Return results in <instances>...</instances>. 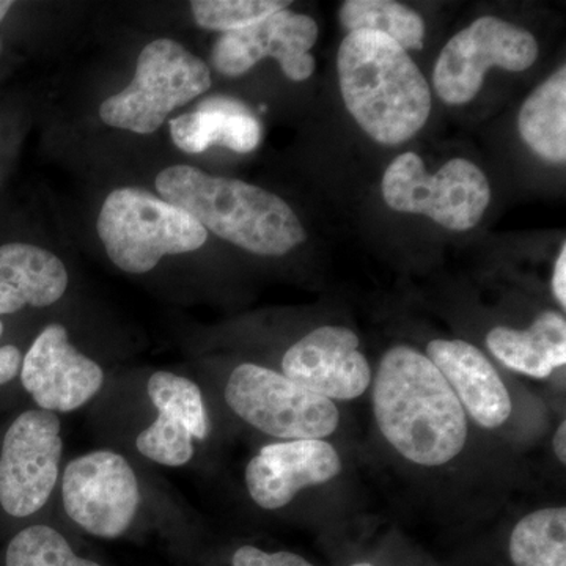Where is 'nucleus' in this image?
Instances as JSON below:
<instances>
[{"mask_svg":"<svg viewBox=\"0 0 566 566\" xmlns=\"http://www.w3.org/2000/svg\"><path fill=\"white\" fill-rule=\"evenodd\" d=\"M379 433L403 460L441 468L463 452L469 420L444 376L419 349L397 345L379 360L374 379Z\"/></svg>","mask_w":566,"mask_h":566,"instance_id":"obj_1","label":"nucleus"},{"mask_svg":"<svg viewBox=\"0 0 566 566\" xmlns=\"http://www.w3.org/2000/svg\"><path fill=\"white\" fill-rule=\"evenodd\" d=\"M338 84L346 111L378 144H405L430 118L431 88L409 57L389 36L348 33L337 54Z\"/></svg>","mask_w":566,"mask_h":566,"instance_id":"obj_2","label":"nucleus"},{"mask_svg":"<svg viewBox=\"0 0 566 566\" xmlns=\"http://www.w3.org/2000/svg\"><path fill=\"white\" fill-rule=\"evenodd\" d=\"M156 189L205 230L256 255H286L307 240L293 208L259 186L174 166L156 177Z\"/></svg>","mask_w":566,"mask_h":566,"instance_id":"obj_3","label":"nucleus"},{"mask_svg":"<svg viewBox=\"0 0 566 566\" xmlns=\"http://www.w3.org/2000/svg\"><path fill=\"white\" fill-rule=\"evenodd\" d=\"M98 234L112 262L132 274L148 273L163 256L197 251L208 240L191 214L137 188L107 196Z\"/></svg>","mask_w":566,"mask_h":566,"instance_id":"obj_4","label":"nucleus"},{"mask_svg":"<svg viewBox=\"0 0 566 566\" xmlns=\"http://www.w3.org/2000/svg\"><path fill=\"white\" fill-rule=\"evenodd\" d=\"M381 189L390 210L427 216L452 232L479 226L491 202L486 175L464 158L450 159L430 174L419 155L403 153L387 167Z\"/></svg>","mask_w":566,"mask_h":566,"instance_id":"obj_5","label":"nucleus"},{"mask_svg":"<svg viewBox=\"0 0 566 566\" xmlns=\"http://www.w3.org/2000/svg\"><path fill=\"white\" fill-rule=\"evenodd\" d=\"M205 62L172 40H156L142 50L134 80L99 107L106 125L137 134L161 128L170 112L210 91Z\"/></svg>","mask_w":566,"mask_h":566,"instance_id":"obj_6","label":"nucleus"},{"mask_svg":"<svg viewBox=\"0 0 566 566\" xmlns=\"http://www.w3.org/2000/svg\"><path fill=\"white\" fill-rule=\"evenodd\" d=\"M226 401L245 423L285 441L326 439L340 423L334 401L256 364L234 368L227 381Z\"/></svg>","mask_w":566,"mask_h":566,"instance_id":"obj_7","label":"nucleus"},{"mask_svg":"<svg viewBox=\"0 0 566 566\" xmlns=\"http://www.w3.org/2000/svg\"><path fill=\"white\" fill-rule=\"evenodd\" d=\"M538 41L526 29L501 18L482 17L458 32L439 54L434 91L450 106L475 98L490 69L521 73L538 59Z\"/></svg>","mask_w":566,"mask_h":566,"instance_id":"obj_8","label":"nucleus"},{"mask_svg":"<svg viewBox=\"0 0 566 566\" xmlns=\"http://www.w3.org/2000/svg\"><path fill=\"white\" fill-rule=\"evenodd\" d=\"M55 412L29 409L7 430L0 452V505L10 516L40 512L59 479L63 441Z\"/></svg>","mask_w":566,"mask_h":566,"instance_id":"obj_9","label":"nucleus"},{"mask_svg":"<svg viewBox=\"0 0 566 566\" xmlns=\"http://www.w3.org/2000/svg\"><path fill=\"white\" fill-rule=\"evenodd\" d=\"M62 502L66 515L88 534L118 538L132 526L139 509V482L120 453L95 450L66 465Z\"/></svg>","mask_w":566,"mask_h":566,"instance_id":"obj_10","label":"nucleus"},{"mask_svg":"<svg viewBox=\"0 0 566 566\" xmlns=\"http://www.w3.org/2000/svg\"><path fill=\"white\" fill-rule=\"evenodd\" d=\"M318 35L315 20L285 9L241 31L222 33L211 62L223 76L238 77L263 59H275L290 81L303 82L315 73L311 50Z\"/></svg>","mask_w":566,"mask_h":566,"instance_id":"obj_11","label":"nucleus"},{"mask_svg":"<svg viewBox=\"0 0 566 566\" xmlns=\"http://www.w3.org/2000/svg\"><path fill=\"white\" fill-rule=\"evenodd\" d=\"M282 371L296 385L331 401H352L371 386V367L360 340L349 327H316L292 346Z\"/></svg>","mask_w":566,"mask_h":566,"instance_id":"obj_12","label":"nucleus"},{"mask_svg":"<svg viewBox=\"0 0 566 566\" xmlns=\"http://www.w3.org/2000/svg\"><path fill=\"white\" fill-rule=\"evenodd\" d=\"M21 381L40 409L73 412L103 387L102 367L70 344L62 324L41 331L21 365Z\"/></svg>","mask_w":566,"mask_h":566,"instance_id":"obj_13","label":"nucleus"},{"mask_svg":"<svg viewBox=\"0 0 566 566\" xmlns=\"http://www.w3.org/2000/svg\"><path fill=\"white\" fill-rule=\"evenodd\" d=\"M344 463L326 439H294L263 447L245 468V488L260 509L281 510L307 488L340 475Z\"/></svg>","mask_w":566,"mask_h":566,"instance_id":"obj_14","label":"nucleus"},{"mask_svg":"<svg viewBox=\"0 0 566 566\" xmlns=\"http://www.w3.org/2000/svg\"><path fill=\"white\" fill-rule=\"evenodd\" d=\"M424 356L452 387L465 416L479 427L495 430L510 419L512 397L482 349L460 338H436L428 344Z\"/></svg>","mask_w":566,"mask_h":566,"instance_id":"obj_15","label":"nucleus"},{"mask_svg":"<svg viewBox=\"0 0 566 566\" xmlns=\"http://www.w3.org/2000/svg\"><path fill=\"white\" fill-rule=\"evenodd\" d=\"M69 286L65 264L32 244L0 245V315L25 305L48 307L57 303Z\"/></svg>","mask_w":566,"mask_h":566,"instance_id":"obj_16","label":"nucleus"},{"mask_svg":"<svg viewBox=\"0 0 566 566\" xmlns=\"http://www.w3.org/2000/svg\"><path fill=\"white\" fill-rule=\"evenodd\" d=\"M170 134L180 150L197 155L211 145L237 153H251L262 139V126L238 99L212 96L196 112L170 120Z\"/></svg>","mask_w":566,"mask_h":566,"instance_id":"obj_17","label":"nucleus"},{"mask_svg":"<svg viewBox=\"0 0 566 566\" xmlns=\"http://www.w3.org/2000/svg\"><path fill=\"white\" fill-rule=\"evenodd\" d=\"M495 359L515 374L546 379L566 364V319L560 312H542L527 329L495 326L486 335Z\"/></svg>","mask_w":566,"mask_h":566,"instance_id":"obj_18","label":"nucleus"},{"mask_svg":"<svg viewBox=\"0 0 566 566\" xmlns=\"http://www.w3.org/2000/svg\"><path fill=\"white\" fill-rule=\"evenodd\" d=\"M528 148L547 163L566 161V69L554 71L528 95L517 117Z\"/></svg>","mask_w":566,"mask_h":566,"instance_id":"obj_19","label":"nucleus"},{"mask_svg":"<svg viewBox=\"0 0 566 566\" xmlns=\"http://www.w3.org/2000/svg\"><path fill=\"white\" fill-rule=\"evenodd\" d=\"M515 566H566V509L547 506L517 521L509 538Z\"/></svg>","mask_w":566,"mask_h":566,"instance_id":"obj_20","label":"nucleus"},{"mask_svg":"<svg viewBox=\"0 0 566 566\" xmlns=\"http://www.w3.org/2000/svg\"><path fill=\"white\" fill-rule=\"evenodd\" d=\"M346 32H376L408 51L423 48L424 22L416 10L392 0H346L338 11Z\"/></svg>","mask_w":566,"mask_h":566,"instance_id":"obj_21","label":"nucleus"},{"mask_svg":"<svg viewBox=\"0 0 566 566\" xmlns=\"http://www.w3.org/2000/svg\"><path fill=\"white\" fill-rule=\"evenodd\" d=\"M147 392L164 419L181 424L197 441L210 434L202 390L191 379L170 371H156L148 379Z\"/></svg>","mask_w":566,"mask_h":566,"instance_id":"obj_22","label":"nucleus"},{"mask_svg":"<svg viewBox=\"0 0 566 566\" xmlns=\"http://www.w3.org/2000/svg\"><path fill=\"white\" fill-rule=\"evenodd\" d=\"M6 566H102L74 554L65 536L50 526H31L13 536Z\"/></svg>","mask_w":566,"mask_h":566,"instance_id":"obj_23","label":"nucleus"},{"mask_svg":"<svg viewBox=\"0 0 566 566\" xmlns=\"http://www.w3.org/2000/svg\"><path fill=\"white\" fill-rule=\"evenodd\" d=\"M289 6L292 2L282 0H196L191 10L200 28L227 33L256 24Z\"/></svg>","mask_w":566,"mask_h":566,"instance_id":"obj_24","label":"nucleus"},{"mask_svg":"<svg viewBox=\"0 0 566 566\" xmlns=\"http://www.w3.org/2000/svg\"><path fill=\"white\" fill-rule=\"evenodd\" d=\"M136 447L148 460L169 468L188 464L193 457L192 434L163 416L137 436Z\"/></svg>","mask_w":566,"mask_h":566,"instance_id":"obj_25","label":"nucleus"},{"mask_svg":"<svg viewBox=\"0 0 566 566\" xmlns=\"http://www.w3.org/2000/svg\"><path fill=\"white\" fill-rule=\"evenodd\" d=\"M232 562L233 566H315L300 554L290 551L266 553L255 546H241L233 554Z\"/></svg>","mask_w":566,"mask_h":566,"instance_id":"obj_26","label":"nucleus"},{"mask_svg":"<svg viewBox=\"0 0 566 566\" xmlns=\"http://www.w3.org/2000/svg\"><path fill=\"white\" fill-rule=\"evenodd\" d=\"M3 334V324L0 322V338ZM22 356L20 349L13 345L0 346V386L7 385L17 378L21 371Z\"/></svg>","mask_w":566,"mask_h":566,"instance_id":"obj_27","label":"nucleus"},{"mask_svg":"<svg viewBox=\"0 0 566 566\" xmlns=\"http://www.w3.org/2000/svg\"><path fill=\"white\" fill-rule=\"evenodd\" d=\"M553 289L554 297L562 308H566V244L562 245L560 253H558L556 264H554L553 273Z\"/></svg>","mask_w":566,"mask_h":566,"instance_id":"obj_28","label":"nucleus"},{"mask_svg":"<svg viewBox=\"0 0 566 566\" xmlns=\"http://www.w3.org/2000/svg\"><path fill=\"white\" fill-rule=\"evenodd\" d=\"M554 453H556L558 463L566 464V422L558 423L556 434L553 439Z\"/></svg>","mask_w":566,"mask_h":566,"instance_id":"obj_29","label":"nucleus"},{"mask_svg":"<svg viewBox=\"0 0 566 566\" xmlns=\"http://www.w3.org/2000/svg\"><path fill=\"white\" fill-rule=\"evenodd\" d=\"M11 7H13V2H10V0H0V21L7 17Z\"/></svg>","mask_w":566,"mask_h":566,"instance_id":"obj_30","label":"nucleus"},{"mask_svg":"<svg viewBox=\"0 0 566 566\" xmlns=\"http://www.w3.org/2000/svg\"><path fill=\"white\" fill-rule=\"evenodd\" d=\"M352 566H375V565L368 564V562H357V564H354Z\"/></svg>","mask_w":566,"mask_h":566,"instance_id":"obj_31","label":"nucleus"},{"mask_svg":"<svg viewBox=\"0 0 566 566\" xmlns=\"http://www.w3.org/2000/svg\"><path fill=\"white\" fill-rule=\"evenodd\" d=\"M0 50H2V43H0Z\"/></svg>","mask_w":566,"mask_h":566,"instance_id":"obj_32","label":"nucleus"}]
</instances>
